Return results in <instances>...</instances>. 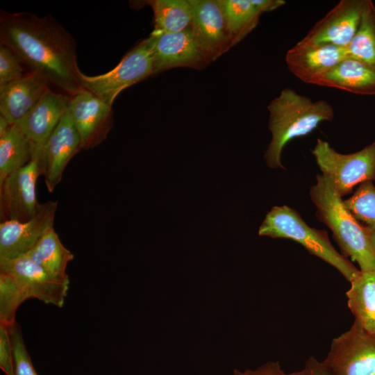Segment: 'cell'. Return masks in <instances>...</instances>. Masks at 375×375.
Here are the masks:
<instances>
[{"label":"cell","instance_id":"cell-1","mask_svg":"<svg viewBox=\"0 0 375 375\" xmlns=\"http://www.w3.org/2000/svg\"><path fill=\"white\" fill-rule=\"evenodd\" d=\"M0 43L11 49L31 71L43 74L69 97L84 90L76 41L51 15L1 10Z\"/></svg>","mask_w":375,"mask_h":375},{"label":"cell","instance_id":"cell-2","mask_svg":"<svg viewBox=\"0 0 375 375\" xmlns=\"http://www.w3.org/2000/svg\"><path fill=\"white\" fill-rule=\"evenodd\" d=\"M272 140L265 151L268 167L283 168L281 154L285 146L296 138L305 136L324 121L334 117L332 106L324 100L310 98L286 88L267 106Z\"/></svg>","mask_w":375,"mask_h":375},{"label":"cell","instance_id":"cell-3","mask_svg":"<svg viewBox=\"0 0 375 375\" xmlns=\"http://www.w3.org/2000/svg\"><path fill=\"white\" fill-rule=\"evenodd\" d=\"M69 281L50 276L26 255L0 261V322L15 323L19 306L29 299L62 308Z\"/></svg>","mask_w":375,"mask_h":375},{"label":"cell","instance_id":"cell-4","mask_svg":"<svg viewBox=\"0 0 375 375\" xmlns=\"http://www.w3.org/2000/svg\"><path fill=\"white\" fill-rule=\"evenodd\" d=\"M316 179V184L310 190V199L317 208L316 217L331 231L342 255L356 261L360 272H375V253L367 227L344 206L328 178L317 174Z\"/></svg>","mask_w":375,"mask_h":375},{"label":"cell","instance_id":"cell-5","mask_svg":"<svg viewBox=\"0 0 375 375\" xmlns=\"http://www.w3.org/2000/svg\"><path fill=\"white\" fill-rule=\"evenodd\" d=\"M258 235L299 243L310 253L334 267L349 282L360 274V270L333 247L325 231L310 227L298 212L288 206L272 208L258 229Z\"/></svg>","mask_w":375,"mask_h":375},{"label":"cell","instance_id":"cell-6","mask_svg":"<svg viewBox=\"0 0 375 375\" xmlns=\"http://www.w3.org/2000/svg\"><path fill=\"white\" fill-rule=\"evenodd\" d=\"M312 153L322 174L329 178L341 197L357 185L375 180V142L358 151L342 154L318 138Z\"/></svg>","mask_w":375,"mask_h":375},{"label":"cell","instance_id":"cell-7","mask_svg":"<svg viewBox=\"0 0 375 375\" xmlns=\"http://www.w3.org/2000/svg\"><path fill=\"white\" fill-rule=\"evenodd\" d=\"M153 75V62L147 39L128 52L119 64L107 73L88 76L80 72L81 87L112 106L124 89Z\"/></svg>","mask_w":375,"mask_h":375},{"label":"cell","instance_id":"cell-8","mask_svg":"<svg viewBox=\"0 0 375 375\" xmlns=\"http://www.w3.org/2000/svg\"><path fill=\"white\" fill-rule=\"evenodd\" d=\"M45 173V157L33 156L25 166L8 175L0 184L1 222H25L36 213L40 203L36 183Z\"/></svg>","mask_w":375,"mask_h":375},{"label":"cell","instance_id":"cell-9","mask_svg":"<svg viewBox=\"0 0 375 375\" xmlns=\"http://www.w3.org/2000/svg\"><path fill=\"white\" fill-rule=\"evenodd\" d=\"M324 362L334 375H375V336L353 322L332 340Z\"/></svg>","mask_w":375,"mask_h":375},{"label":"cell","instance_id":"cell-10","mask_svg":"<svg viewBox=\"0 0 375 375\" xmlns=\"http://www.w3.org/2000/svg\"><path fill=\"white\" fill-rule=\"evenodd\" d=\"M147 39L153 57V75L178 67L203 69L210 62L191 26L174 33L153 31Z\"/></svg>","mask_w":375,"mask_h":375},{"label":"cell","instance_id":"cell-11","mask_svg":"<svg viewBox=\"0 0 375 375\" xmlns=\"http://www.w3.org/2000/svg\"><path fill=\"white\" fill-rule=\"evenodd\" d=\"M58 201L40 203L35 215L25 222L6 221L0 224V261L26 254L53 228Z\"/></svg>","mask_w":375,"mask_h":375},{"label":"cell","instance_id":"cell-12","mask_svg":"<svg viewBox=\"0 0 375 375\" xmlns=\"http://www.w3.org/2000/svg\"><path fill=\"white\" fill-rule=\"evenodd\" d=\"M67 110L78 133L81 150L103 142L113 125L112 106L88 90L70 97Z\"/></svg>","mask_w":375,"mask_h":375},{"label":"cell","instance_id":"cell-13","mask_svg":"<svg viewBox=\"0 0 375 375\" xmlns=\"http://www.w3.org/2000/svg\"><path fill=\"white\" fill-rule=\"evenodd\" d=\"M367 0H341L301 41L345 48L355 36Z\"/></svg>","mask_w":375,"mask_h":375},{"label":"cell","instance_id":"cell-14","mask_svg":"<svg viewBox=\"0 0 375 375\" xmlns=\"http://www.w3.org/2000/svg\"><path fill=\"white\" fill-rule=\"evenodd\" d=\"M70 97L50 88L37 104L15 124L29 142L32 156H44L51 134L68 108Z\"/></svg>","mask_w":375,"mask_h":375},{"label":"cell","instance_id":"cell-15","mask_svg":"<svg viewBox=\"0 0 375 375\" xmlns=\"http://www.w3.org/2000/svg\"><path fill=\"white\" fill-rule=\"evenodd\" d=\"M191 28L210 61L233 47L219 0H189Z\"/></svg>","mask_w":375,"mask_h":375},{"label":"cell","instance_id":"cell-16","mask_svg":"<svg viewBox=\"0 0 375 375\" xmlns=\"http://www.w3.org/2000/svg\"><path fill=\"white\" fill-rule=\"evenodd\" d=\"M348 57L345 48L298 42L285 56L288 69L301 81L312 85L341 60Z\"/></svg>","mask_w":375,"mask_h":375},{"label":"cell","instance_id":"cell-17","mask_svg":"<svg viewBox=\"0 0 375 375\" xmlns=\"http://www.w3.org/2000/svg\"><path fill=\"white\" fill-rule=\"evenodd\" d=\"M80 150H81L80 137L67 110L44 147V176L49 192H52L60 182L68 162Z\"/></svg>","mask_w":375,"mask_h":375},{"label":"cell","instance_id":"cell-18","mask_svg":"<svg viewBox=\"0 0 375 375\" xmlns=\"http://www.w3.org/2000/svg\"><path fill=\"white\" fill-rule=\"evenodd\" d=\"M42 73L29 71L22 77L0 85V115L12 126L20 121L49 88Z\"/></svg>","mask_w":375,"mask_h":375},{"label":"cell","instance_id":"cell-19","mask_svg":"<svg viewBox=\"0 0 375 375\" xmlns=\"http://www.w3.org/2000/svg\"><path fill=\"white\" fill-rule=\"evenodd\" d=\"M317 85L358 95H375V69L348 56L324 74Z\"/></svg>","mask_w":375,"mask_h":375},{"label":"cell","instance_id":"cell-20","mask_svg":"<svg viewBox=\"0 0 375 375\" xmlns=\"http://www.w3.org/2000/svg\"><path fill=\"white\" fill-rule=\"evenodd\" d=\"M350 283L346 296L354 322L375 336V272H360Z\"/></svg>","mask_w":375,"mask_h":375},{"label":"cell","instance_id":"cell-21","mask_svg":"<svg viewBox=\"0 0 375 375\" xmlns=\"http://www.w3.org/2000/svg\"><path fill=\"white\" fill-rule=\"evenodd\" d=\"M25 255L52 278L69 281L66 268L74 259V254L62 244L53 227L44 234Z\"/></svg>","mask_w":375,"mask_h":375},{"label":"cell","instance_id":"cell-22","mask_svg":"<svg viewBox=\"0 0 375 375\" xmlns=\"http://www.w3.org/2000/svg\"><path fill=\"white\" fill-rule=\"evenodd\" d=\"M31 159L28 140L16 125L0 135V184L15 171L25 166Z\"/></svg>","mask_w":375,"mask_h":375},{"label":"cell","instance_id":"cell-23","mask_svg":"<svg viewBox=\"0 0 375 375\" xmlns=\"http://www.w3.org/2000/svg\"><path fill=\"white\" fill-rule=\"evenodd\" d=\"M153 11L154 31L174 33L191 26L192 8L189 0H151L144 1Z\"/></svg>","mask_w":375,"mask_h":375},{"label":"cell","instance_id":"cell-24","mask_svg":"<svg viewBox=\"0 0 375 375\" xmlns=\"http://www.w3.org/2000/svg\"><path fill=\"white\" fill-rule=\"evenodd\" d=\"M219 2L233 46L256 26L262 13L251 0H219Z\"/></svg>","mask_w":375,"mask_h":375},{"label":"cell","instance_id":"cell-25","mask_svg":"<svg viewBox=\"0 0 375 375\" xmlns=\"http://www.w3.org/2000/svg\"><path fill=\"white\" fill-rule=\"evenodd\" d=\"M349 57L375 69V5L367 0L358 31L347 47Z\"/></svg>","mask_w":375,"mask_h":375},{"label":"cell","instance_id":"cell-26","mask_svg":"<svg viewBox=\"0 0 375 375\" xmlns=\"http://www.w3.org/2000/svg\"><path fill=\"white\" fill-rule=\"evenodd\" d=\"M344 206L365 226H375V187L373 181L360 184L355 192L344 200Z\"/></svg>","mask_w":375,"mask_h":375},{"label":"cell","instance_id":"cell-27","mask_svg":"<svg viewBox=\"0 0 375 375\" xmlns=\"http://www.w3.org/2000/svg\"><path fill=\"white\" fill-rule=\"evenodd\" d=\"M8 326L13 348L14 375H38L27 351L20 326L15 322Z\"/></svg>","mask_w":375,"mask_h":375},{"label":"cell","instance_id":"cell-28","mask_svg":"<svg viewBox=\"0 0 375 375\" xmlns=\"http://www.w3.org/2000/svg\"><path fill=\"white\" fill-rule=\"evenodd\" d=\"M22 63L11 49L0 43V85L17 80L27 73Z\"/></svg>","mask_w":375,"mask_h":375},{"label":"cell","instance_id":"cell-29","mask_svg":"<svg viewBox=\"0 0 375 375\" xmlns=\"http://www.w3.org/2000/svg\"><path fill=\"white\" fill-rule=\"evenodd\" d=\"M0 367L6 375H14L13 348L8 326L0 322Z\"/></svg>","mask_w":375,"mask_h":375},{"label":"cell","instance_id":"cell-30","mask_svg":"<svg viewBox=\"0 0 375 375\" xmlns=\"http://www.w3.org/2000/svg\"><path fill=\"white\" fill-rule=\"evenodd\" d=\"M234 375H303L302 370L292 373H285L278 361H269L257 369H247L244 372L234 370Z\"/></svg>","mask_w":375,"mask_h":375},{"label":"cell","instance_id":"cell-31","mask_svg":"<svg viewBox=\"0 0 375 375\" xmlns=\"http://www.w3.org/2000/svg\"><path fill=\"white\" fill-rule=\"evenodd\" d=\"M302 372L303 375H334L324 361L320 362L313 356L307 359Z\"/></svg>","mask_w":375,"mask_h":375},{"label":"cell","instance_id":"cell-32","mask_svg":"<svg viewBox=\"0 0 375 375\" xmlns=\"http://www.w3.org/2000/svg\"><path fill=\"white\" fill-rule=\"evenodd\" d=\"M258 10L263 13L274 10L285 4L283 0H251Z\"/></svg>","mask_w":375,"mask_h":375},{"label":"cell","instance_id":"cell-33","mask_svg":"<svg viewBox=\"0 0 375 375\" xmlns=\"http://www.w3.org/2000/svg\"><path fill=\"white\" fill-rule=\"evenodd\" d=\"M11 126L8 120L1 115H0V135L5 133Z\"/></svg>","mask_w":375,"mask_h":375},{"label":"cell","instance_id":"cell-34","mask_svg":"<svg viewBox=\"0 0 375 375\" xmlns=\"http://www.w3.org/2000/svg\"><path fill=\"white\" fill-rule=\"evenodd\" d=\"M368 232L369 242L375 253V226H366Z\"/></svg>","mask_w":375,"mask_h":375}]
</instances>
